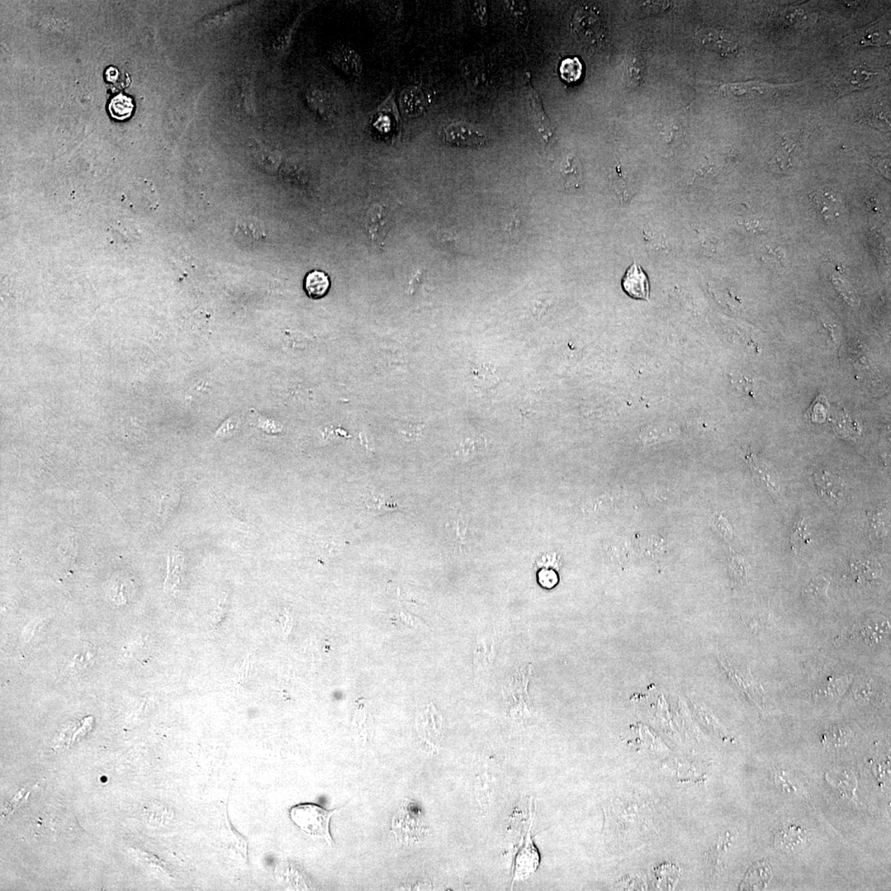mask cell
<instances>
[{
  "instance_id": "cb8c5ba5",
  "label": "cell",
  "mask_w": 891,
  "mask_h": 891,
  "mask_svg": "<svg viewBox=\"0 0 891 891\" xmlns=\"http://www.w3.org/2000/svg\"><path fill=\"white\" fill-rule=\"evenodd\" d=\"M183 566V554L176 551L170 553L168 560V577L164 585L166 590L174 591L181 583Z\"/></svg>"
},
{
  "instance_id": "e575fe53",
  "label": "cell",
  "mask_w": 891,
  "mask_h": 891,
  "mask_svg": "<svg viewBox=\"0 0 891 891\" xmlns=\"http://www.w3.org/2000/svg\"><path fill=\"white\" fill-rule=\"evenodd\" d=\"M855 568V571L859 573L857 575H860V577L864 578L866 580H874L876 578V572H874V568L870 563L854 564V568Z\"/></svg>"
},
{
  "instance_id": "52a82bcc",
  "label": "cell",
  "mask_w": 891,
  "mask_h": 891,
  "mask_svg": "<svg viewBox=\"0 0 891 891\" xmlns=\"http://www.w3.org/2000/svg\"><path fill=\"white\" fill-rule=\"evenodd\" d=\"M814 484L821 499L831 505L842 503L846 497V488L841 479L826 471L814 474Z\"/></svg>"
},
{
  "instance_id": "4316f807",
  "label": "cell",
  "mask_w": 891,
  "mask_h": 891,
  "mask_svg": "<svg viewBox=\"0 0 891 891\" xmlns=\"http://www.w3.org/2000/svg\"><path fill=\"white\" fill-rule=\"evenodd\" d=\"M796 146L795 142H785L781 145V149L777 151L774 157L772 159L769 166L772 170L776 173H784L786 170H788L791 167V152Z\"/></svg>"
},
{
  "instance_id": "8d00e7d4",
  "label": "cell",
  "mask_w": 891,
  "mask_h": 891,
  "mask_svg": "<svg viewBox=\"0 0 891 891\" xmlns=\"http://www.w3.org/2000/svg\"><path fill=\"white\" fill-rule=\"evenodd\" d=\"M484 444L485 441L483 438L481 440H468L464 444L463 450L468 456H471V455L476 454L484 448Z\"/></svg>"
},
{
  "instance_id": "2e32d148",
  "label": "cell",
  "mask_w": 891,
  "mask_h": 891,
  "mask_svg": "<svg viewBox=\"0 0 891 891\" xmlns=\"http://www.w3.org/2000/svg\"><path fill=\"white\" fill-rule=\"evenodd\" d=\"M399 105L405 117H418L423 115L427 106L424 93L418 87H408L401 93Z\"/></svg>"
},
{
  "instance_id": "f35d334b",
  "label": "cell",
  "mask_w": 891,
  "mask_h": 891,
  "mask_svg": "<svg viewBox=\"0 0 891 891\" xmlns=\"http://www.w3.org/2000/svg\"><path fill=\"white\" fill-rule=\"evenodd\" d=\"M249 665L250 656H249L245 658L242 665H241L238 672H237V681H244L249 676Z\"/></svg>"
},
{
  "instance_id": "6da1fadb",
  "label": "cell",
  "mask_w": 891,
  "mask_h": 891,
  "mask_svg": "<svg viewBox=\"0 0 891 891\" xmlns=\"http://www.w3.org/2000/svg\"><path fill=\"white\" fill-rule=\"evenodd\" d=\"M620 802L618 807H611L606 814L609 833L617 840L620 848L637 846V843L647 838L651 832V808L637 800L623 803L620 800Z\"/></svg>"
},
{
  "instance_id": "d590c367",
  "label": "cell",
  "mask_w": 891,
  "mask_h": 891,
  "mask_svg": "<svg viewBox=\"0 0 891 891\" xmlns=\"http://www.w3.org/2000/svg\"><path fill=\"white\" fill-rule=\"evenodd\" d=\"M731 567L737 580H743L746 579L745 566H743V562L741 558L733 557Z\"/></svg>"
},
{
  "instance_id": "9a60e30c",
  "label": "cell",
  "mask_w": 891,
  "mask_h": 891,
  "mask_svg": "<svg viewBox=\"0 0 891 891\" xmlns=\"http://www.w3.org/2000/svg\"><path fill=\"white\" fill-rule=\"evenodd\" d=\"M527 94L534 126L539 134L542 135L543 139L547 142L552 136L553 131L549 118L545 113L542 99L530 84L529 89H527Z\"/></svg>"
},
{
  "instance_id": "9c48e42d",
  "label": "cell",
  "mask_w": 891,
  "mask_h": 891,
  "mask_svg": "<svg viewBox=\"0 0 891 891\" xmlns=\"http://www.w3.org/2000/svg\"><path fill=\"white\" fill-rule=\"evenodd\" d=\"M235 239L245 247H254L264 240V223L253 216L241 217L237 221L235 230Z\"/></svg>"
},
{
  "instance_id": "484cf974",
  "label": "cell",
  "mask_w": 891,
  "mask_h": 891,
  "mask_svg": "<svg viewBox=\"0 0 891 891\" xmlns=\"http://www.w3.org/2000/svg\"><path fill=\"white\" fill-rule=\"evenodd\" d=\"M134 104L132 99L129 97L120 93L117 96L113 98L109 104L108 109L113 118L117 120H125L130 117L132 112H134Z\"/></svg>"
},
{
  "instance_id": "277c9868",
  "label": "cell",
  "mask_w": 891,
  "mask_h": 891,
  "mask_svg": "<svg viewBox=\"0 0 891 891\" xmlns=\"http://www.w3.org/2000/svg\"><path fill=\"white\" fill-rule=\"evenodd\" d=\"M77 826V823L70 814L65 813L63 809L52 808L39 814L34 822L33 831L37 835L51 837L58 840L63 835H69Z\"/></svg>"
},
{
  "instance_id": "8992f818",
  "label": "cell",
  "mask_w": 891,
  "mask_h": 891,
  "mask_svg": "<svg viewBox=\"0 0 891 891\" xmlns=\"http://www.w3.org/2000/svg\"><path fill=\"white\" fill-rule=\"evenodd\" d=\"M695 39L696 44L701 47L714 51L724 56L734 54L738 48L737 42L729 33L713 28L701 30L696 32Z\"/></svg>"
},
{
  "instance_id": "5b68a950",
  "label": "cell",
  "mask_w": 891,
  "mask_h": 891,
  "mask_svg": "<svg viewBox=\"0 0 891 891\" xmlns=\"http://www.w3.org/2000/svg\"><path fill=\"white\" fill-rule=\"evenodd\" d=\"M445 140L449 144L461 147L482 146L489 143L490 138L471 123L459 122L446 127Z\"/></svg>"
},
{
  "instance_id": "ab89813d",
  "label": "cell",
  "mask_w": 891,
  "mask_h": 891,
  "mask_svg": "<svg viewBox=\"0 0 891 891\" xmlns=\"http://www.w3.org/2000/svg\"><path fill=\"white\" fill-rule=\"evenodd\" d=\"M549 302H547L545 301H535L533 306V310L534 315L538 316H542L543 313L547 310V308H549Z\"/></svg>"
},
{
  "instance_id": "4dcf8cb0",
  "label": "cell",
  "mask_w": 891,
  "mask_h": 891,
  "mask_svg": "<svg viewBox=\"0 0 891 891\" xmlns=\"http://www.w3.org/2000/svg\"><path fill=\"white\" fill-rule=\"evenodd\" d=\"M560 72L565 82L575 83L581 79L583 65L578 58H567L562 61Z\"/></svg>"
},
{
  "instance_id": "7c38bea8",
  "label": "cell",
  "mask_w": 891,
  "mask_h": 891,
  "mask_svg": "<svg viewBox=\"0 0 891 891\" xmlns=\"http://www.w3.org/2000/svg\"><path fill=\"white\" fill-rule=\"evenodd\" d=\"M881 74L865 69H854L843 75L838 80L840 93L845 94L857 89H866L879 82Z\"/></svg>"
},
{
  "instance_id": "f1b7e54d",
  "label": "cell",
  "mask_w": 891,
  "mask_h": 891,
  "mask_svg": "<svg viewBox=\"0 0 891 891\" xmlns=\"http://www.w3.org/2000/svg\"><path fill=\"white\" fill-rule=\"evenodd\" d=\"M822 738L823 742L828 746L840 748L847 746L850 741L852 732L845 727L836 726L829 729Z\"/></svg>"
},
{
  "instance_id": "7402d4cb",
  "label": "cell",
  "mask_w": 891,
  "mask_h": 891,
  "mask_svg": "<svg viewBox=\"0 0 891 891\" xmlns=\"http://www.w3.org/2000/svg\"><path fill=\"white\" fill-rule=\"evenodd\" d=\"M813 206L817 214L824 221H833L838 216V203L832 194L826 192H817L812 196Z\"/></svg>"
},
{
  "instance_id": "836d02e7",
  "label": "cell",
  "mask_w": 891,
  "mask_h": 891,
  "mask_svg": "<svg viewBox=\"0 0 891 891\" xmlns=\"http://www.w3.org/2000/svg\"><path fill=\"white\" fill-rule=\"evenodd\" d=\"M713 521L714 527L724 538L729 540L732 538V530L731 526L729 525L727 521L724 519L723 516L715 514L713 516Z\"/></svg>"
},
{
  "instance_id": "83f0119b",
  "label": "cell",
  "mask_w": 891,
  "mask_h": 891,
  "mask_svg": "<svg viewBox=\"0 0 891 891\" xmlns=\"http://www.w3.org/2000/svg\"><path fill=\"white\" fill-rule=\"evenodd\" d=\"M731 842V837L727 833V838H720V840L715 843V845L709 852L708 862L713 871V876L717 875V872L722 870V859L723 856L726 855Z\"/></svg>"
},
{
  "instance_id": "7a4b0ae2",
  "label": "cell",
  "mask_w": 891,
  "mask_h": 891,
  "mask_svg": "<svg viewBox=\"0 0 891 891\" xmlns=\"http://www.w3.org/2000/svg\"><path fill=\"white\" fill-rule=\"evenodd\" d=\"M340 809H326L316 804L302 803L291 809L290 817L301 831L311 837L323 838L327 845L332 847L334 841L330 833V821Z\"/></svg>"
},
{
  "instance_id": "60d3db41",
  "label": "cell",
  "mask_w": 891,
  "mask_h": 891,
  "mask_svg": "<svg viewBox=\"0 0 891 891\" xmlns=\"http://www.w3.org/2000/svg\"><path fill=\"white\" fill-rule=\"evenodd\" d=\"M467 529L462 523H458L457 526V535L460 539V542L464 544L466 542Z\"/></svg>"
},
{
  "instance_id": "44dd1931",
  "label": "cell",
  "mask_w": 891,
  "mask_h": 891,
  "mask_svg": "<svg viewBox=\"0 0 891 891\" xmlns=\"http://www.w3.org/2000/svg\"><path fill=\"white\" fill-rule=\"evenodd\" d=\"M330 279L328 275L318 270H314L306 275L304 282L307 296L313 300H319L328 294L330 288Z\"/></svg>"
},
{
  "instance_id": "f546056e",
  "label": "cell",
  "mask_w": 891,
  "mask_h": 891,
  "mask_svg": "<svg viewBox=\"0 0 891 891\" xmlns=\"http://www.w3.org/2000/svg\"><path fill=\"white\" fill-rule=\"evenodd\" d=\"M812 542L805 519H800L795 525L793 535H791V543H793L794 551L796 553L803 552Z\"/></svg>"
},
{
  "instance_id": "d4e9b609",
  "label": "cell",
  "mask_w": 891,
  "mask_h": 891,
  "mask_svg": "<svg viewBox=\"0 0 891 891\" xmlns=\"http://www.w3.org/2000/svg\"><path fill=\"white\" fill-rule=\"evenodd\" d=\"M366 506L369 512L377 514L390 513V512L401 509V505L392 500L390 496L377 494V493L375 494L373 492L366 500Z\"/></svg>"
},
{
  "instance_id": "ba28073f",
  "label": "cell",
  "mask_w": 891,
  "mask_h": 891,
  "mask_svg": "<svg viewBox=\"0 0 891 891\" xmlns=\"http://www.w3.org/2000/svg\"><path fill=\"white\" fill-rule=\"evenodd\" d=\"M623 290L633 299H649V283L647 275L639 265L635 261L625 273L623 278Z\"/></svg>"
},
{
  "instance_id": "4fadbf2b",
  "label": "cell",
  "mask_w": 891,
  "mask_h": 891,
  "mask_svg": "<svg viewBox=\"0 0 891 891\" xmlns=\"http://www.w3.org/2000/svg\"><path fill=\"white\" fill-rule=\"evenodd\" d=\"M531 668H527L525 670H521L519 674L514 676L512 679L510 684H508L507 688V694H511L513 698L514 705L512 710H515L516 713L529 714L530 709L528 703L527 685L528 682Z\"/></svg>"
},
{
  "instance_id": "ac0fdd59",
  "label": "cell",
  "mask_w": 891,
  "mask_h": 891,
  "mask_svg": "<svg viewBox=\"0 0 891 891\" xmlns=\"http://www.w3.org/2000/svg\"><path fill=\"white\" fill-rule=\"evenodd\" d=\"M807 841V831L798 826L784 827L775 836L776 846L786 852H793L800 850Z\"/></svg>"
},
{
  "instance_id": "8fae6325",
  "label": "cell",
  "mask_w": 891,
  "mask_h": 891,
  "mask_svg": "<svg viewBox=\"0 0 891 891\" xmlns=\"http://www.w3.org/2000/svg\"><path fill=\"white\" fill-rule=\"evenodd\" d=\"M788 85H774L762 82H748L743 83H728L720 85V90L731 93L734 96H745L748 94H756L760 96H774L780 90Z\"/></svg>"
},
{
  "instance_id": "d6986e66",
  "label": "cell",
  "mask_w": 891,
  "mask_h": 891,
  "mask_svg": "<svg viewBox=\"0 0 891 891\" xmlns=\"http://www.w3.org/2000/svg\"><path fill=\"white\" fill-rule=\"evenodd\" d=\"M388 212L383 207L375 206L367 216L366 227L373 243L382 244L389 230Z\"/></svg>"
},
{
  "instance_id": "d6a6232c",
  "label": "cell",
  "mask_w": 891,
  "mask_h": 891,
  "mask_svg": "<svg viewBox=\"0 0 891 891\" xmlns=\"http://www.w3.org/2000/svg\"><path fill=\"white\" fill-rule=\"evenodd\" d=\"M476 377L481 381L482 387L494 386L497 382L494 370L490 367L481 366L476 372Z\"/></svg>"
},
{
  "instance_id": "30bf717a",
  "label": "cell",
  "mask_w": 891,
  "mask_h": 891,
  "mask_svg": "<svg viewBox=\"0 0 891 891\" xmlns=\"http://www.w3.org/2000/svg\"><path fill=\"white\" fill-rule=\"evenodd\" d=\"M331 59L334 65L349 77H359L363 73V65L361 56L348 46H335L331 52Z\"/></svg>"
},
{
  "instance_id": "603a6c76",
  "label": "cell",
  "mask_w": 891,
  "mask_h": 891,
  "mask_svg": "<svg viewBox=\"0 0 891 891\" xmlns=\"http://www.w3.org/2000/svg\"><path fill=\"white\" fill-rule=\"evenodd\" d=\"M561 177L567 189L580 188L583 182L581 164L573 156H568L561 166Z\"/></svg>"
},
{
  "instance_id": "ffe728a7",
  "label": "cell",
  "mask_w": 891,
  "mask_h": 891,
  "mask_svg": "<svg viewBox=\"0 0 891 891\" xmlns=\"http://www.w3.org/2000/svg\"><path fill=\"white\" fill-rule=\"evenodd\" d=\"M251 153L256 164L267 173L276 172L281 164V155L278 151L254 140L251 143Z\"/></svg>"
},
{
  "instance_id": "5bb4252c",
  "label": "cell",
  "mask_w": 891,
  "mask_h": 891,
  "mask_svg": "<svg viewBox=\"0 0 891 891\" xmlns=\"http://www.w3.org/2000/svg\"><path fill=\"white\" fill-rule=\"evenodd\" d=\"M854 636L866 646H875L887 637L890 627L887 620H864L854 628Z\"/></svg>"
},
{
  "instance_id": "1f68e13d",
  "label": "cell",
  "mask_w": 891,
  "mask_h": 891,
  "mask_svg": "<svg viewBox=\"0 0 891 891\" xmlns=\"http://www.w3.org/2000/svg\"><path fill=\"white\" fill-rule=\"evenodd\" d=\"M828 586L829 580L826 577L819 576L809 583L804 594L809 599L821 601L827 598Z\"/></svg>"
},
{
  "instance_id": "3957f363",
  "label": "cell",
  "mask_w": 891,
  "mask_h": 891,
  "mask_svg": "<svg viewBox=\"0 0 891 891\" xmlns=\"http://www.w3.org/2000/svg\"><path fill=\"white\" fill-rule=\"evenodd\" d=\"M571 25L582 44L592 48L603 44L606 28L594 8L587 6L578 8Z\"/></svg>"
},
{
  "instance_id": "e0dca14e",
  "label": "cell",
  "mask_w": 891,
  "mask_h": 891,
  "mask_svg": "<svg viewBox=\"0 0 891 891\" xmlns=\"http://www.w3.org/2000/svg\"><path fill=\"white\" fill-rule=\"evenodd\" d=\"M305 98L308 107L317 115L326 121L333 120L335 110L333 102L325 90L318 87H310L306 89Z\"/></svg>"
},
{
  "instance_id": "74e56055",
  "label": "cell",
  "mask_w": 891,
  "mask_h": 891,
  "mask_svg": "<svg viewBox=\"0 0 891 891\" xmlns=\"http://www.w3.org/2000/svg\"><path fill=\"white\" fill-rule=\"evenodd\" d=\"M765 256L769 258V261L776 264H781L783 262V254L779 248L767 249Z\"/></svg>"
}]
</instances>
